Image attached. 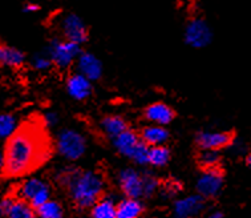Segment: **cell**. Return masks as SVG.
<instances>
[{
  "label": "cell",
  "mask_w": 251,
  "mask_h": 218,
  "mask_svg": "<svg viewBox=\"0 0 251 218\" xmlns=\"http://www.w3.org/2000/svg\"><path fill=\"white\" fill-rule=\"evenodd\" d=\"M50 189L46 181L40 178H27L15 189V198L27 201L33 209L50 200Z\"/></svg>",
  "instance_id": "obj_6"
},
{
  "label": "cell",
  "mask_w": 251,
  "mask_h": 218,
  "mask_svg": "<svg viewBox=\"0 0 251 218\" xmlns=\"http://www.w3.org/2000/svg\"><path fill=\"white\" fill-rule=\"evenodd\" d=\"M7 218H36V214H35V209L27 201L15 198L11 210L7 214Z\"/></svg>",
  "instance_id": "obj_24"
},
{
  "label": "cell",
  "mask_w": 251,
  "mask_h": 218,
  "mask_svg": "<svg viewBox=\"0 0 251 218\" xmlns=\"http://www.w3.org/2000/svg\"><path fill=\"white\" fill-rule=\"evenodd\" d=\"M101 131L105 133L109 138H114L116 136H119L120 133H123L124 131H126L129 128L128 121L121 116L117 114H109L101 120L100 123Z\"/></svg>",
  "instance_id": "obj_19"
},
{
  "label": "cell",
  "mask_w": 251,
  "mask_h": 218,
  "mask_svg": "<svg viewBox=\"0 0 251 218\" xmlns=\"http://www.w3.org/2000/svg\"><path fill=\"white\" fill-rule=\"evenodd\" d=\"M213 39L214 32L205 18L194 16L189 19L183 29V41L186 46L194 50H203L210 46Z\"/></svg>",
  "instance_id": "obj_4"
},
{
  "label": "cell",
  "mask_w": 251,
  "mask_h": 218,
  "mask_svg": "<svg viewBox=\"0 0 251 218\" xmlns=\"http://www.w3.org/2000/svg\"><path fill=\"white\" fill-rule=\"evenodd\" d=\"M119 182L121 191L128 198L142 197V173L133 168L124 169L119 174Z\"/></svg>",
  "instance_id": "obj_13"
},
{
  "label": "cell",
  "mask_w": 251,
  "mask_h": 218,
  "mask_svg": "<svg viewBox=\"0 0 251 218\" xmlns=\"http://www.w3.org/2000/svg\"><path fill=\"white\" fill-rule=\"evenodd\" d=\"M141 142L142 140L140 135L136 131L130 129V128L124 131L123 133H120L119 136L112 138V144L116 148V150L119 152L120 155L125 156L128 159H132V156L134 155V152H136V149Z\"/></svg>",
  "instance_id": "obj_15"
},
{
  "label": "cell",
  "mask_w": 251,
  "mask_h": 218,
  "mask_svg": "<svg viewBox=\"0 0 251 218\" xmlns=\"http://www.w3.org/2000/svg\"><path fill=\"white\" fill-rule=\"evenodd\" d=\"M235 140L234 133L226 131H201L196 135V145L198 149L221 150L227 149Z\"/></svg>",
  "instance_id": "obj_9"
},
{
  "label": "cell",
  "mask_w": 251,
  "mask_h": 218,
  "mask_svg": "<svg viewBox=\"0 0 251 218\" xmlns=\"http://www.w3.org/2000/svg\"><path fill=\"white\" fill-rule=\"evenodd\" d=\"M92 218H116V204L109 197H101L92 206Z\"/></svg>",
  "instance_id": "obj_21"
},
{
  "label": "cell",
  "mask_w": 251,
  "mask_h": 218,
  "mask_svg": "<svg viewBox=\"0 0 251 218\" xmlns=\"http://www.w3.org/2000/svg\"><path fill=\"white\" fill-rule=\"evenodd\" d=\"M75 65H76V72L85 76L92 82H97L102 78L104 64L100 60V57H97L93 52L81 51V54H78Z\"/></svg>",
  "instance_id": "obj_11"
},
{
  "label": "cell",
  "mask_w": 251,
  "mask_h": 218,
  "mask_svg": "<svg viewBox=\"0 0 251 218\" xmlns=\"http://www.w3.org/2000/svg\"><path fill=\"white\" fill-rule=\"evenodd\" d=\"M225 185V170L222 166L209 170H202L201 176L197 180V194L202 195L206 200L215 198L222 191Z\"/></svg>",
  "instance_id": "obj_8"
},
{
  "label": "cell",
  "mask_w": 251,
  "mask_h": 218,
  "mask_svg": "<svg viewBox=\"0 0 251 218\" xmlns=\"http://www.w3.org/2000/svg\"><path fill=\"white\" fill-rule=\"evenodd\" d=\"M246 165L251 169V152L246 155Z\"/></svg>",
  "instance_id": "obj_33"
},
{
  "label": "cell",
  "mask_w": 251,
  "mask_h": 218,
  "mask_svg": "<svg viewBox=\"0 0 251 218\" xmlns=\"http://www.w3.org/2000/svg\"><path fill=\"white\" fill-rule=\"evenodd\" d=\"M25 63V54L16 47L0 44V67L11 69L22 68Z\"/></svg>",
  "instance_id": "obj_16"
},
{
  "label": "cell",
  "mask_w": 251,
  "mask_h": 218,
  "mask_svg": "<svg viewBox=\"0 0 251 218\" xmlns=\"http://www.w3.org/2000/svg\"><path fill=\"white\" fill-rule=\"evenodd\" d=\"M43 118L28 120L7 138L1 174L7 178L28 176L50 160L52 144Z\"/></svg>",
  "instance_id": "obj_1"
},
{
  "label": "cell",
  "mask_w": 251,
  "mask_h": 218,
  "mask_svg": "<svg viewBox=\"0 0 251 218\" xmlns=\"http://www.w3.org/2000/svg\"><path fill=\"white\" fill-rule=\"evenodd\" d=\"M158 189H161V193L165 197H176L179 194L183 189L182 182H179L178 180L174 178H166V180H161Z\"/></svg>",
  "instance_id": "obj_26"
},
{
  "label": "cell",
  "mask_w": 251,
  "mask_h": 218,
  "mask_svg": "<svg viewBox=\"0 0 251 218\" xmlns=\"http://www.w3.org/2000/svg\"><path fill=\"white\" fill-rule=\"evenodd\" d=\"M29 64H31V67L35 71H37V72H47V71H50L53 67L52 60H50V57L48 56L46 51L33 54L31 60H29Z\"/></svg>",
  "instance_id": "obj_27"
},
{
  "label": "cell",
  "mask_w": 251,
  "mask_h": 218,
  "mask_svg": "<svg viewBox=\"0 0 251 218\" xmlns=\"http://www.w3.org/2000/svg\"><path fill=\"white\" fill-rule=\"evenodd\" d=\"M40 11V5L36 3H25L23 7L24 14H36Z\"/></svg>",
  "instance_id": "obj_31"
},
{
  "label": "cell",
  "mask_w": 251,
  "mask_h": 218,
  "mask_svg": "<svg viewBox=\"0 0 251 218\" xmlns=\"http://www.w3.org/2000/svg\"><path fill=\"white\" fill-rule=\"evenodd\" d=\"M144 205L137 198H125L116 205V218H141Z\"/></svg>",
  "instance_id": "obj_18"
},
{
  "label": "cell",
  "mask_w": 251,
  "mask_h": 218,
  "mask_svg": "<svg viewBox=\"0 0 251 218\" xmlns=\"http://www.w3.org/2000/svg\"><path fill=\"white\" fill-rule=\"evenodd\" d=\"M36 218H64V209L57 201L48 200L35 209Z\"/></svg>",
  "instance_id": "obj_23"
},
{
  "label": "cell",
  "mask_w": 251,
  "mask_h": 218,
  "mask_svg": "<svg viewBox=\"0 0 251 218\" xmlns=\"http://www.w3.org/2000/svg\"><path fill=\"white\" fill-rule=\"evenodd\" d=\"M56 149L64 159L76 161L81 159L87 150V140L81 133L67 128L60 131L56 138Z\"/></svg>",
  "instance_id": "obj_5"
},
{
  "label": "cell",
  "mask_w": 251,
  "mask_h": 218,
  "mask_svg": "<svg viewBox=\"0 0 251 218\" xmlns=\"http://www.w3.org/2000/svg\"><path fill=\"white\" fill-rule=\"evenodd\" d=\"M56 181L69 195L73 206L80 210L92 208L101 197H104L105 191V184L101 174L75 166L61 169L56 176Z\"/></svg>",
  "instance_id": "obj_2"
},
{
  "label": "cell",
  "mask_w": 251,
  "mask_h": 218,
  "mask_svg": "<svg viewBox=\"0 0 251 218\" xmlns=\"http://www.w3.org/2000/svg\"><path fill=\"white\" fill-rule=\"evenodd\" d=\"M14 195H5L0 200V217H7V214L11 210V206L14 204Z\"/></svg>",
  "instance_id": "obj_29"
},
{
  "label": "cell",
  "mask_w": 251,
  "mask_h": 218,
  "mask_svg": "<svg viewBox=\"0 0 251 218\" xmlns=\"http://www.w3.org/2000/svg\"><path fill=\"white\" fill-rule=\"evenodd\" d=\"M16 117L11 113L0 114V140H7L16 131Z\"/></svg>",
  "instance_id": "obj_25"
},
{
  "label": "cell",
  "mask_w": 251,
  "mask_h": 218,
  "mask_svg": "<svg viewBox=\"0 0 251 218\" xmlns=\"http://www.w3.org/2000/svg\"><path fill=\"white\" fill-rule=\"evenodd\" d=\"M207 208V200L200 194L187 195L176 201L174 217L176 218H200Z\"/></svg>",
  "instance_id": "obj_10"
},
{
  "label": "cell",
  "mask_w": 251,
  "mask_h": 218,
  "mask_svg": "<svg viewBox=\"0 0 251 218\" xmlns=\"http://www.w3.org/2000/svg\"><path fill=\"white\" fill-rule=\"evenodd\" d=\"M172 153L166 145H155L149 146V153H148V164L153 166H165L170 161Z\"/></svg>",
  "instance_id": "obj_22"
},
{
  "label": "cell",
  "mask_w": 251,
  "mask_h": 218,
  "mask_svg": "<svg viewBox=\"0 0 251 218\" xmlns=\"http://www.w3.org/2000/svg\"><path fill=\"white\" fill-rule=\"evenodd\" d=\"M203 218H225V214L221 210H214V212H211V213H209Z\"/></svg>",
  "instance_id": "obj_32"
},
{
  "label": "cell",
  "mask_w": 251,
  "mask_h": 218,
  "mask_svg": "<svg viewBox=\"0 0 251 218\" xmlns=\"http://www.w3.org/2000/svg\"><path fill=\"white\" fill-rule=\"evenodd\" d=\"M65 91L71 99L76 101H85L91 97L93 85L91 80L82 76L78 72L69 75L65 82Z\"/></svg>",
  "instance_id": "obj_12"
},
{
  "label": "cell",
  "mask_w": 251,
  "mask_h": 218,
  "mask_svg": "<svg viewBox=\"0 0 251 218\" xmlns=\"http://www.w3.org/2000/svg\"><path fill=\"white\" fill-rule=\"evenodd\" d=\"M196 163L202 170H209L222 166V156L218 150L200 149L196 156Z\"/></svg>",
  "instance_id": "obj_20"
},
{
  "label": "cell",
  "mask_w": 251,
  "mask_h": 218,
  "mask_svg": "<svg viewBox=\"0 0 251 218\" xmlns=\"http://www.w3.org/2000/svg\"><path fill=\"white\" fill-rule=\"evenodd\" d=\"M81 51V46L65 40L63 37L56 36L50 40L46 52L52 60L53 67L60 71H65L76 63Z\"/></svg>",
  "instance_id": "obj_3"
},
{
  "label": "cell",
  "mask_w": 251,
  "mask_h": 218,
  "mask_svg": "<svg viewBox=\"0 0 251 218\" xmlns=\"http://www.w3.org/2000/svg\"><path fill=\"white\" fill-rule=\"evenodd\" d=\"M138 135L148 146L165 145V142H168L170 138V133L166 128L162 125H154V124L142 128Z\"/></svg>",
  "instance_id": "obj_17"
},
{
  "label": "cell",
  "mask_w": 251,
  "mask_h": 218,
  "mask_svg": "<svg viewBox=\"0 0 251 218\" xmlns=\"http://www.w3.org/2000/svg\"><path fill=\"white\" fill-rule=\"evenodd\" d=\"M160 180L151 174V173H142V197L149 198L154 194L155 191L158 189Z\"/></svg>",
  "instance_id": "obj_28"
},
{
  "label": "cell",
  "mask_w": 251,
  "mask_h": 218,
  "mask_svg": "<svg viewBox=\"0 0 251 218\" xmlns=\"http://www.w3.org/2000/svg\"><path fill=\"white\" fill-rule=\"evenodd\" d=\"M3 166V152L0 150V169Z\"/></svg>",
  "instance_id": "obj_34"
},
{
  "label": "cell",
  "mask_w": 251,
  "mask_h": 218,
  "mask_svg": "<svg viewBox=\"0 0 251 218\" xmlns=\"http://www.w3.org/2000/svg\"><path fill=\"white\" fill-rule=\"evenodd\" d=\"M41 118H43V123H44V125H46L47 128L55 127L56 124L59 123V114L56 113V112H52V110L46 112V114Z\"/></svg>",
  "instance_id": "obj_30"
},
{
  "label": "cell",
  "mask_w": 251,
  "mask_h": 218,
  "mask_svg": "<svg viewBox=\"0 0 251 218\" xmlns=\"http://www.w3.org/2000/svg\"><path fill=\"white\" fill-rule=\"evenodd\" d=\"M60 32L63 39L72 43H76L78 46H82L84 43H87L89 39V29L88 26L84 22L81 16L77 14H67L64 15L60 20Z\"/></svg>",
  "instance_id": "obj_7"
},
{
  "label": "cell",
  "mask_w": 251,
  "mask_h": 218,
  "mask_svg": "<svg viewBox=\"0 0 251 218\" xmlns=\"http://www.w3.org/2000/svg\"><path fill=\"white\" fill-rule=\"evenodd\" d=\"M144 117L146 121L154 124V125H162L166 127L176 118L174 109L162 101H157L153 104L148 105L144 110Z\"/></svg>",
  "instance_id": "obj_14"
}]
</instances>
